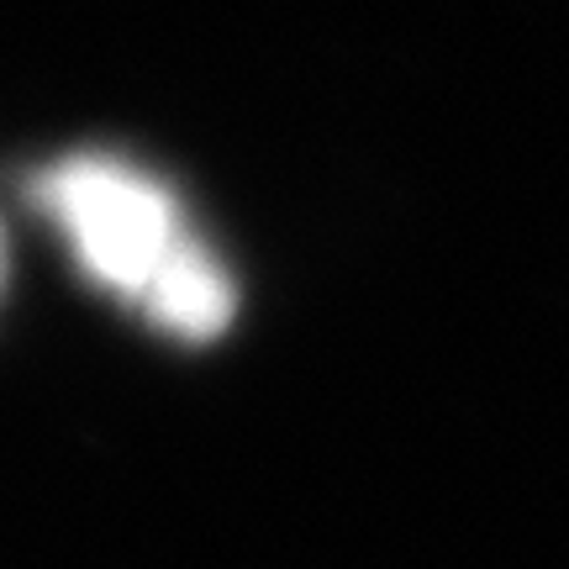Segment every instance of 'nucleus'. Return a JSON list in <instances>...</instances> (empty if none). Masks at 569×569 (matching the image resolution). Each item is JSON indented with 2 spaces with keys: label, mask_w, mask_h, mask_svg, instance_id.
<instances>
[{
  "label": "nucleus",
  "mask_w": 569,
  "mask_h": 569,
  "mask_svg": "<svg viewBox=\"0 0 569 569\" xmlns=\"http://www.w3.org/2000/svg\"><path fill=\"white\" fill-rule=\"evenodd\" d=\"M32 190L84 274L138 306L159 332L211 343L232 327L238 284L184 222L174 190L148 169L117 153H69L48 163Z\"/></svg>",
  "instance_id": "obj_1"
},
{
  "label": "nucleus",
  "mask_w": 569,
  "mask_h": 569,
  "mask_svg": "<svg viewBox=\"0 0 569 569\" xmlns=\"http://www.w3.org/2000/svg\"><path fill=\"white\" fill-rule=\"evenodd\" d=\"M0 284H6V238H0Z\"/></svg>",
  "instance_id": "obj_2"
}]
</instances>
